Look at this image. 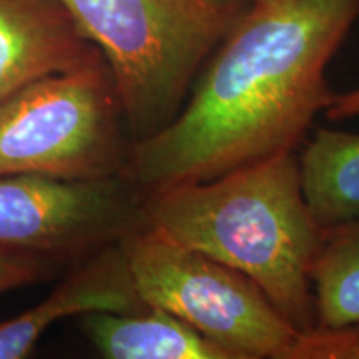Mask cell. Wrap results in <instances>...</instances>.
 Returning <instances> with one entry per match:
<instances>
[{
	"mask_svg": "<svg viewBox=\"0 0 359 359\" xmlns=\"http://www.w3.org/2000/svg\"><path fill=\"white\" fill-rule=\"evenodd\" d=\"M359 0H257L167 127L130 143L122 177L145 198L296 151L333 92L325 69Z\"/></svg>",
	"mask_w": 359,
	"mask_h": 359,
	"instance_id": "obj_1",
	"label": "cell"
},
{
	"mask_svg": "<svg viewBox=\"0 0 359 359\" xmlns=\"http://www.w3.org/2000/svg\"><path fill=\"white\" fill-rule=\"evenodd\" d=\"M143 224L250 276L296 331L318 325L313 268L325 241L296 151L143 198Z\"/></svg>",
	"mask_w": 359,
	"mask_h": 359,
	"instance_id": "obj_2",
	"label": "cell"
},
{
	"mask_svg": "<svg viewBox=\"0 0 359 359\" xmlns=\"http://www.w3.org/2000/svg\"><path fill=\"white\" fill-rule=\"evenodd\" d=\"M105 58L130 142L163 130L250 0H62Z\"/></svg>",
	"mask_w": 359,
	"mask_h": 359,
	"instance_id": "obj_3",
	"label": "cell"
},
{
	"mask_svg": "<svg viewBox=\"0 0 359 359\" xmlns=\"http://www.w3.org/2000/svg\"><path fill=\"white\" fill-rule=\"evenodd\" d=\"M125 132L105 58L40 79L0 103V175H118L132 143Z\"/></svg>",
	"mask_w": 359,
	"mask_h": 359,
	"instance_id": "obj_4",
	"label": "cell"
},
{
	"mask_svg": "<svg viewBox=\"0 0 359 359\" xmlns=\"http://www.w3.org/2000/svg\"><path fill=\"white\" fill-rule=\"evenodd\" d=\"M118 243L145 306L175 314L231 359H286L299 331L245 273L147 224Z\"/></svg>",
	"mask_w": 359,
	"mask_h": 359,
	"instance_id": "obj_5",
	"label": "cell"
},
{
	"mask_svg": "<svg viewBox=\"0 0 359 359\" xmlns=\"http://www.w3.org/2000/svg\"><path fill=\"white\" fill-rule=\"evenodd\" d=\"M143 196L122 175L70 180L0 175V250L45 262L90 257L143 224Z\"/></svg>",
	"mask_w": 359,
	"mask_h": 359,
	"instance_id": "obj_6",
	"label": "cell"
},
{
	"mask_svg": "<svg viewBox=\"0 0 359 359\" xmlns=\"http://www.w3.org/2000/svg\"><path fill=\"white\" fill-rule=\"evenodd\" d=\"M102 58L62 0H0V103L40 79Z\"/></svg>",
	"mask_w": 359,
	"mask_h": 359,
	"instance_id": "obj_7",
	"label": "cell"
},
{
	"mask_svg": "<svg viewBox=\"0 0 359 359\" xmlns=\"http://www.w3.org/2000/svg\"><path fill=\"white\" fill-rule=\"evenodd\" d=\"M143 308L120 243L107 245L90 255L45 302L0 321V359L27 358L45 331L64 318Z\"/></svg>",
	"mask_w": 359,
	"mask_h": 359,
	"instance_id": "obj_8",
	"label": "cell"
},
{
	"mask_svg": "<svg viewBox=\"0 0 359 359\" xmlns=\"http://www.w3.org/2000/svg\"><path fill=\"white\" fill-rule=\"evenodd\" d=\"M82 327L107 359H231L200 331L160 308L83 314Z\"/></svg>",
	"mask_w": 359,
	"mask_h": 359,
	"instance_id": "obj_9",
	"label": "cell"
},
{
	"mask_svg": "<svg viewBox=\"0 0 359 359\" xmlns=\"http://www.w3.org/2000/svg\"><path fill=\"white\" fill-rule=\"evenodd\" d=\"M304 200L323 230L359 219V133L314 130L298 156Z\"/></svg>",
	"mask_w": 359,
	"mask_h": 359,
	"instance_id": "obj_10",
	"label": "cell"
},
{
	"mask_svg": "<svg viewBox=\"0 0 359 359\" xmlns=\"http://www.w3.org/2000/svg\"><path fill=\"white\" fill-rule=\"evenodd\" d=\"M311 278L316 326L359 323V219L326 230Z\"/></svg>",
	"mask_w": 359,
	"mask_h": 359,
	"instance_id": "obj_11",
	"label": "cell"
},
{
	"mask_svg": "<svg viewBox=\"0 0 359 359\" xmlns=\"http://www.w3.org/2000/svg\"><path fill=\"white\" fill-rule=\"evenodd\" d=\"M286 359H359V323L298 333Z\"/></svg>",
	"mask_w": 359,
	"mask_h": 359,
	"instance_id": "obj_12",
	"label": "cell"
},
{
	"mask_svg": "<svg viewBox=\"0 0 359 359\" xmlns=\"http://www.w3.org/2000/svg\"><path fill=\"white\" fill-rule=\"evenodd\" d=\"M47 273L45 259L0 250V294L40 281Z\"/></svg>",
	"mask_w": 359,
	"mask_h": 359,
	"instance_id": "obj_13",
	"label": "cell"
},
{
	"mask_svg": "<svg viewBox=\"0 0 359 359\" xmlns=\"http://www.w3.org/2000/svg\"><path fill=\"white\" fill-rule=\"evenodd\" d=\"M325 115L331 122H339V120H348L353 116H359V87L351 92L333 93L330 103L326 105Z\"/></svg>",
	"mask_w": 359,
	"mask_h": 359,
	"instance_id": "obj_14",
	"label": "cell"
},
{
	"mask_svg": "<svg viewBox=\"0 0 359 359\" xmlns=\"http://www.w3.org/2000/svg\"><path fill=\"white\" fill-rule=\"evenodd\" d=\"M250 2H257V0H250Z\"/></svg>",
	"mask_w": 359,
	"mask_h": 359,
	"instance_id": "obj_15",
	"label": "cell"
}]
</instances>
